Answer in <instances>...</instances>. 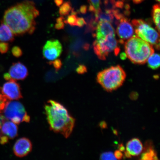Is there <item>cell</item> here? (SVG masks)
Returning a JSON list of instances; mask_svg holds the SVG:
<instances>
[{
	"instance_id": "74e56055",
	"label": "cell",
	"mask_w": 160,
	"mask_h": 160,
	"mask_svg": "<svg viewBox=\"0 0 160 160\" xmlns=\"http://www.w3.org/2000/svg\"><path fill=\"white\" fill-rule=\"evenodd\" d=\"M127 57V54L125 53H122L120 55V58L124 60L126 59V58Z\"/></svg>"
},
{
	"instance_id": "30bf717a",
	"label": "cell",
	"mask_w": 160,
	"mask_h": 160,
	"mask_svg": "<svg viewBox=\"0 0 160 160\" xmlns=\"http://www.w3.org/2000/svg\"><path fill=\"white\" fill-rule=\"evenodd\" d=\"M116 32L120 39L119 42L123 44L125 40L133 37L134 34V29L129 20L124 17L119 21Z\"/></svg>"
},
{
	"instance_id": "4dcf8cb0",
	"label": "cell",
	"mask_w": 160,
	"mask_h": 160,
	"mask_svg": "<svg viewBox=\"0 0 160 160\" xmlns=\"http://www.w3.org/2000/svg\"><path fill=\"white\" fill-rule=\"evenodd\" d=\"M122 152V151L118 150L115 151L114 153L115 157L117 159H121L122 158L123 154Z\"/></svg>"
},
{
	"instance_id": "9a60e30c",
	"label": "cell",
	"mask_w": 160,
	"mask_h": 160,
	"mask_svg": "<svg viewBox=\"0 0 160 160\" xmlns=\"http://www.w3.org/2000/svg\"><path fill=\"white\" fill-rule=\"evenodd\" d=\"M143 149V145L140 140L134 138L128 142L126 145L125 157L128 158L137 157L142 152Z\"/></svg>"
},
{
	"instance_id": "4316f807",
	"label": "cell",
	"mask_w": 160,
	"mask_h": 160,
	"mask_svg": "<svg viewBox=\"0 0 160 160\" xmlns=\"http://www.w3.org/2000/svg\"><path fill=\"white\" fill-rule=\"evenodd\" d=\"M76 71L79 74H83L87 72V68L85 65H80L76 69Z\"/></svg>"
},
{
	"instance_id": "ba28073f",
	"label": "cell",
	"mask_w": 160,
	"mask_h": 160,
	"mask_svg": "<svg viewBox=\"0 0 160 160\" xmlns=\"http://www.w3.org/2000/svg\"><path fill=\"white\" fill-rule=\"evenodd\" d=\"M18 128L12 122L0 115V143L4 145L18 136Z\"/></svg>"
},
{
	"instance_id": "2e32d148",
	"label": "cell",
	"mask_w": 160,
	"mask_h": 160,
	"mask_svg": "<svg viewBox=\"0 0 160 160\" xmlns=\"http://www.w3.org/2000/svg\"><path fill=\"white\" fill-rule=\"evenodd\" d=\"M14 35L9 27L4 23L0 25V41L1 42H12L14 40Z\"/></svg>"
},
{
	"instance_id": "8992f818",
	"label": "cell",
	"mask_w": 160,
	"mask_h": 160,
	"mask_svg": "<svg viewBox=\"0 0 160 160\" xmlns=\"http://www.w3.org/2000/svg\"><path fill=\"white\" fill-rule=\"evenodd\" d=\"M118 42L115 35H109L103 39L95 40L93 45L94 51L99 58L102 60L106 59L109 54L113 52L117 56L120 51Z\"/></svg>"
},
{
	"instance_id": "83f0119b",
	"label": "cell",
	"mask_w": 160,
	"mask_h": 160,
	"mask_svg": "<svg viewBox=\"0 0 160 160\" xmlns=\"http://www.w3.org/2000/svg\"><path fill=\"white\" fill-rule=\"evenodd\" d=\"M89 1L91 2V4L94 7L96 12L101 9L100 7L101 3V0H89Z\"/></svg>"
},
{
	"instance_id": "d590c367",
	"label": "cell",
	"mask_w": 160,
	"mask_h": 160,
	"mask_svg": "<svg viewBox=\"0 0 160 160\" xmlns=\"http://www.w3.org/2000/svg\"><path fill=\"white\" fill-rule=\"evenodd\" d=\"M64 20V18L62 17V16H61V17L58 18L56 19V22H57V23L61 22H63Z\"/></svg>"
},
{
	"instance_id": "3957f363",
	"label": "cell",
	"mask_w": 160,
	"mask_h": 160,
	"mask_svg": "<svg viewBox=\"0 0 160 160\" xmlns=\"http://www.w3.org/2000/svg\"><path fill=\"white\" fill-rule=\"evenodd\" d=\"M125 53L132 62L142 65L147 62L150 56L154 53L153 46L140 38L133 36L126 42Z\"/></svg>"
},
{
	"instance_id": "603a6c76",
	"label": "cell",
	"mask_w": 160,
	"mask_h": 160,
	"mask_svg": "<svg viewBox=\"0 0 160 160\" xmlns=\"http://www.w3.org/2000/svg\"><path fill=\"white\" fill-rule=\"evenodd\" d=\"M101 160H117L114 153L112 152H106L102 153L100 156Z\"/></svg>"
},
{
	"instance_id": "52a82bcc",
	"label": "cell",
	"mask_w": 160,
	"mask_h": 160,
	"mask_svg": "<svg viewBox=\"0 0 160 160\" xmlns=\"http://www.w3.org/2000/svg\"><path fill=\"white\" fill-rule=\"evenodd\" d=\"M3 111L6 118L17 124L30 122L29 116L23 105L19 102H8Z\"/></svg>"
},
{
	"instance_id": "d4e9b609",
	"label": "cell",
	"mask_w": 160,
	"mask_h": 160,
	"mask_svg": "<svg viewBox=\"0 0 160 160\" xmlns=\"http://www.w3.org/2000/svg\"><path fill=\"white\" fill-rule=\"evenodd\" d=\"M12 53L13 56L17 58L22 57L23 55V52L19 47L15 46L12 49Z\"/></svg>"
},
{
	"instance_id": "ac0fdd59",
	"label": "cell",
	"mask_w": 160,
	"mask_h": 160,
	"mask_svg": "<svg viewBox=\"0 0 160 160\" xmlns=\"http://www.w3.org/2000/svg\"><path fill=\"white\" fill-rule=\"evenodd\" d=\"M146 151L142 154L141 159L157 160V154L155 150L151 146H148Z\"/></svg>"
},
{
	"instance_id": "1f68e13d",
	"label": "cell",
	"mask_w": 160,
	"mask_h": 160,
	"mask_svg": "<svg viewBox=\"0 0 160 160\" xmlns=\"http://www.w3.org/2000/svg\"><path fill=\"white\" fill-rule=\"evenodd\" d=\"M115 8L122 9L124 7V3L123 2L121 1H117L115 2Z\"/></svg>"
},
{
	"instance_id": "5bb4252c",
	"label": "cell",
	"mask_w": 160,
	"mask_h": 160,
	"mask_svg": "<svg viewBox=\"0 0 160 160\" xmlns=\"http://www.w3.org/2000/svg\"><path fill=\"white\" fill-rule=\"evenodd\" d=\"M32 149V144L29 139L21 138L17 140L13 148L14 154L17 157L22 158L27 155Z\"/></svg>"
},
{
	"instance_id": "9c48e42d",
	"label": "cell",
	"mask_w": 160,
	"mask_h": 160,
	"mask_svg": "<svg viewBox=\"0 0 160 160\" xmlns=\"http://www.w3.org/2000/svg\"><path fill=\"white\" fill-rule=\"evenodd\" d=\"M62 50V46L59 40H48L43 46V55L46 59L53 61L60 57Z\"/></svg>"
},
{
	"instance_id": "d6a6232c",
	"label": "cell",
	"mask_w": 160,
	"mask_h": 160,
	"mask_svg": "<svg viewBox=\"0 0 160 160\" xmlns=\"http://www.w3.org/2000/svg\"><path fill=\"white\" fill-rule=\"evenodd\" d=\"M87 11V6L85 5H83L80 7L79 11L83 14H85Z\"/></svg>"
},
{
	"instance_id": "8d00e7d4",
	"label": "cell",
	"mask_w": 160,
	"mask_h": 160,
	"mask_svg": "<svg viewBox=\"0 0 160 160\" xmlns=\"http://www.w3.org/2000/svg\"><path fill=\"white\" fill-rule=\"evenodd\" d=\"M4 78L6 81H9L11 80L10 77L8 73H5L3 75Z\"/></svg>"
},
{
	"instance_id": "e575fe53",
	"label": "cell",
	"mask_w": 160,
	"mask_h": 160,
	"mask_svg": "<svg viewBox=\"0 0 160 160\" xmlns=\"http://www.w3.org/2000/svg\"><path fill=\"white\" fill-rule=\"evenodd\" d=\"M88 11L90 12H92L94 13L96 12V10L94 7H93V6L91 3H90Z\"/></svg>"
},
{
	"instance_id": "836d02e7",
	"label": "cell",
	"mask_w": 160,
	"mask_h": 160,
	"mask_svg": "<svg viewBox=\"0 0 160 160\" xmlns=\"http://www.w3.org/2000/svg\"><path fill=\"white\" fill-rule=\"evenodd\" d=\"M54 1L58 7H60L63 3V0H54Z\"/></svg>"
},
{
	"instance_id": "ab89813d",
	"label": "cell",
	"mask_w": 160,
	"mask_h": 160,
	"mask_svg": "<svg viewBox=\"0 0 160 160\" xmlns=\"http://www.w3.org/2000/svg\"><path fill=\"white\" fill-rule=\"evenodd\" d=\"M126 10H129L130 9V6L128 4H126L124 6Z\"/></svg>"
},
{
	"instance_id": "484cf974",
	"label": "cell",
	"mask_w": 160,
	"mask_h": 160,
	"mask_svg": "<svg viewBox=\"0 0 160 160\" xmlns=\"http://www.w3.org/2000/svg\"><path fill=\"white\" fill-rule=\"evenodd\" d=\"M9 44L6 42H1L0 43V53L5 54L9 51Z\"/></svg>"
},
{
	"instance_id": "f546056e",
	"label": "cell",
	"mask_w": 160,
	"mask_h": 160,
	"mask_svg": "<svg viewBox=\"0 0 160 160\" xmlns=\"http://www.w3.org/2000/svg\"><path fill=\"white\" fill-rule=\"evenodd\" d=\"M65 26V23L63 21L61 22L57 23L55 25V28L57 30H62L64 29Z\"/></svg>"
},
{
	"instance_id": "f1b7e54d",
	"label": "cell",
	"mask_w": 160,
	"mask_h": 160,
	"mask_svg": "<svg viewBox=\"0 0 160 160\" xmlns=\"http://www.w3.org/2000/svg\"><path fill=\"white\" fill-rule=\"evenodd\" d=\"M87 24V22L84 19L82 18H78L77 20V26L82 28Z\"/></svg>"
},
{
	"instance_id": "6da1fadb",
	"label": "cell",
	"mask_w": 160,
	"mask_h": 160,
	"mask_svg": "<svg viewBox=\"0 0 160 160\" xmlns=\"http://www.w3.org/2000/svg\"><path fill=\"white\" fill-rule=\"evenodd\" d=\"M39 15L35 3L25 0L6 10L3 23L8 26L16 36L32 35L35 31V19Z\"/></svg>"
},
{
	"instance_id": "8fae6325",
	"label": "cell",
	"mask_w": 160,
	"mask_h": 160,
	"mask_svg": "<svg viewBox=\"0 0 160 160\" xmlns=\"http://www.w3.org/2000/svg\"><path fill=\"white\" fill-rule=\"evenodd\" d=\"M1 92L8 99L17 100L22 98L20 85L14 80H9L4 84Z\"/></svg>"
},
{
	"instance_id": "7c38bea8",
	"label": "cell",
	"mask_w": 160,
	"mask_h": 160,
	"mask_svg": "<svg viewBox=\"0 0 160 160\" xmlns=\"http://www.w3.org/2000/svg\"><path fill=\"white\" fill-rule=\"evenodd\" d=\"M8 73L11 80L19 81L24 80L27 77L28 71L23 63L18 62L13 63L10 68Z\"/></svg>"
},
{
	"instance_id": "7a4b0ae2",
	"label": "cell",
	"mask_w": 160,
	"mask_h": 160,
	"mask_svg": "<svg viewBox=\"0 0 160 160\" xmlns=\"http://www.w3.org/2000/svg\"><path fill=\"white\" fill-rule=\"evenodd\" d=\"M45 109L50 129L61 133L66 138H68L73 131L75 121L66 108L57 102L49 100L46 104Z\"/></svg>"
},
{
	"instance_id": "4fadbf2b",
	"label": "cell",
	"mask_w": 160,
	"mask_h": 160,
	"mask_svg": "<svg viewBox=\"0 0 160 160\" xmlns=\"http://www.w3.org/2000/svg\"><path fill=\"white\" fill-rule=\"evenodd\" d=\"M96 33L93 34L96 40L105 38L109 35H115V31L113 26L109 22L99 21L96 28Z\"/></svg>"
},
{
	"instance_id": "60d3db41",
	"label": "cell",
	"mask_w": 160,
	"mask_h": 160,
	"mask_svg": "<svg viewBox=\"0 0 160 160\" xmlns=\"http://www.w3.org/2000/svg\"><path fill=\"white\" fill-rule=\"evenodd\" d=\"M156 1L158 2L159 3L160 2V0H156Z\"/></svg>"
},
{
	"instance_id": "ffe728a7",
	"label": "cell",
	"mask_w": 160,
	"mask_h": 160,
	"mask_svg": "<svg viewBox=\"0 0 160 160\" xmlns=\"http://www.w3.org/2000/svg\"><path fill=\"white\" fill-rule=\"evenodd\" d=\"M72 9V7L71 2L69 1L65 2L59 7V14L62 17L69 15Z\"/></svg>"
},
{
	"instance_id": "e0dca14e",
	"label": "cell",
	"mask_w": 160,
	"mask_h": 160,
	"mask_svg": "<svg viewBox=\"0 0 160 160\" xmlns=\"http://www.w3.org/2000/svg\"><path fill=\"white\" fill-rule=\"evenodd\" d=\"M160 55L159 54L153 53L147 60L148 66L152 69H157L159 67L160 64Z\"/></svg>"
},
{
	"instance_id": "277c9868",
	"label": "cell",
	"mask_w": 160,
	"mask_h": 160,
	"mask_svg": "<svg viewBox=\"0 0 160 160\" xmlns=\"http://www.w3.org/2000/svg\"><path fill=\"white\" fill-rule=\"evenodd\" d=\"M126 78L125 72L121 66H112L98 73L97 80L106 91L111 92L123 84Z\"/></svg>"
},
{
	"instance_id": "f35d334b",
	"label": "cell",
	"mask_w": 160,
	"mask_h": 160,
	"mask_svg": "<svg viewBox=\"0 0 160 160\" xmlns=\"http://www.w3.org/2000/svg\"><path fill=\"white\" fill-rule=\"evenodd\" d=\"M144 1L145 0H133V3L136 4H138Z\"/></svg>"
},
{
	"instance_id": "d6986e66",
	"label": "cell",
	"mask_w": 160,
	"mask_h": 160,
	"mask_svg": "<svg viewBox=\"0 0 160 160\" xmlns=\"http://www.w3.org/2000/svg\"><path fill=\"white\" fill-rule=\"evenodd\" d=\"M160 9L159 4H155L153 6L152 10V16L154 23L159 33L160 32Z\"/></svg>"
},
{
	"instance_id": "7402d4cb",
	"label": "cell",
	"mask_w": 160,
	"mask_h": 160,
	"mask_svg": "<svg viewBox=\"0 0 160 160\" xmlns=\"http://www.w3.org/2000/svg\"><path fill=\"white\" fill-rule=\"evenodd\" d=\"M48 63L50 65L53 66L56 72H57L61 68L62 66V63L61 60L59 59H56L53 61H50Z\"/></svg>"
},
{
	"instance_id": "44dd1931",
	"label": "cell",
	"mask_w": 160,
	"mask_h": 160,
	"mask_svg": "<svg viewBox=\"0 0 160 160\" xmlns=\"http://www.w3.org/2000/svg\"><path fill=\"white\" fill-rule=\"evenodd\" d=\"M77 15H71L68 16L67 20H64L65 24H68L72 27L77 26Z\"/></svg>"
},
{
	"instance_id": "cb8c5ba5",
	"label": "cell",
	"mask_w": 160,
	"mask_h": 160,
	"mask_svg": "<svg viewBox=\"0 0 160 160\" xmlns=\"http://www.w3.org/2000/svg\"><path fill=\"white\" fill-rule=\"evenodd\" d=\"M8 99L3 95L0 88V113H2L7 103Z\"/></svg>"
},
{
	"instance_id": "5b68a950",
	"label": "cell",
	"mask_w": 160,
	"mask_h": 160,
	"mask_svg": "<svg viewBox=\"0 0 160 160\" xmlns=\"http://www.w3.org/2000/svg\"><path fill=\"white\" fill-rule=\"evenodd\" d=\"M136 35L150 44L159 49L160 39L158 32L149 24L142 19H133L132 21Z\"/></svg>"
}]
</instances>
